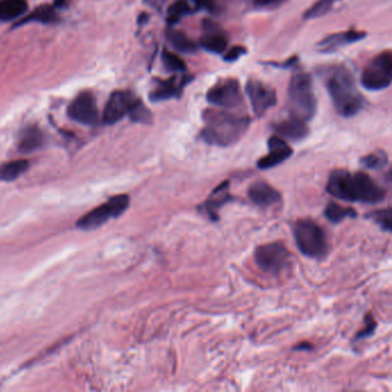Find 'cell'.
<instances>
[{"label":"cell","instance_id":"6da1fadb","mask_svg":"<svg viewBox=\"0 0 392 392\" xmlns=\"http://www.w3.org/2000/svg\"><path fill=\"white\" fill-rule=\"evenodd\" d=\"M320 74L340 117H354L363 110L365 98L356 89L354 74L347 66H331Z\"/></svg>","mask_w":392,"mask_h":392},{"label":"cell","instance_id":"7a4b0ae2","mask_svg":"<svg viewBox=\"0 0 392 392\" xmlns=\"http://www.w3.org/2000/svg\"><path fill=\"white\" fill-rule=\"evenodd\" d=\"M327 192L342 201L379 204L384 201L386 192L367 173L334 170L328 180Z\"/></svg>","mask_w":392,"mask_h":392},{"label":"cell","instance_id":"3957f363","mask_svg":"<svg viewBox=\"0 0 392 392\" xmlns=\"http://www.w3.org/2000/svg\"><path fill=\"white\" fill-rule=\"evenodd\" d=\"M201 117L205 126L199 133V138L206 144L221 147L236 144L251 124V119L247 115L215 108L205 110Z\"/></svg>","mask_w":392,"mask_h":392},{"label":"cell","instance_id":"277c9868","mask_svg":"<svg viewBox=\"0 0 392 392\" xmlns=\"http://www.w3.org/2000/svg\"><path fill=\"white\" fill-rule=\"evenodd\" d=\"M288 110L290 117L308 122L318 110L311 75L298 71L292 75L288 88Z\"/></svg>","mask_w":392,"mask_h":392},{"label":"cell","instance_id":"5b68a950","mask_svg":"<svg viewBox=\"0 0 392 392\" xmlns=\"http://www.w3.org/2000/svg\"><path fill=\"white\" fill-rule=\"evenodd\" d=\"M293 236L299 251L312 259H322L327 256V235L314 221L298 220L293 224Z\"/></svg>","mask_w":392,"mask_h":392},{"label":"cell","instance_id":"8992f818","mask_svg":"<svg viewBox=\"0 0 392 392\" xmlns=\"http://www.w3.org/2000/svg\"><path fill=\"white\" fill-rule=\"evenodd\" d=\"M361 85L368 91H382L392 82V55L386 50L374 57L361 74Z\"/></svg>","mask_w":392,"mask_h":392},{"label":"cell","instance_id":"52a82bcc","mask_svg":"<svg viewBox=\"0 0 392 392\" xmlns=\"http://www.w3.org/2000/svg\"><path fill=\"white\" fill-rule=\"evenodd\" d=\"M130 198L126 195L114 196L110 198L105 204L98 206L92 211L85 214L78 221V229L82 231H94L106 224L107 221L113 217H120L129 208Z\"/></svg>","mask_w":392,"mask_h":392},{"label":"cell","instance_id":"ba28073f","mask_svg":"<svg viewBox=\"0 0 392 392\" xmlns=\"http://www.w3.org/2000/svg\"><path fill=\"white\" fill-rule=\"evenodd\" d=\"M290 258L291 253L281 243L265 244L254 251L256 266L270 275H279L282 273Z\"/></svg>","mask_w":392,"mask_h":392},{"label":"cell","instance_id":"9c48e42d","mask_svg":"<svg viewBox=\"0 0 392 392\" xmlns=\"http://www.w3.org/2000/svg\"><path fill=\"white\" fill-rule=\"evenodd\" d=\"M206 101L214 106L222 108L240 106L244 101L240 82L235 78H224L217 82L212 88L208 89Z\"/></svg>","mask_w":392,"mask_h":392},{"label":"cell","instance_id":"30bf717a","mask_svg":"<svg viewBox=\"0 0 392 392\" xmlns=\"http://www.w3.org/2000/svg\"><path fill=\"white\" fill-rule=\"evenodd\" d=\"M136 94L129 90L115 91L110 94L105 106L103 121L106 124H114L129 115L135 105L138 103Z\"/></svg>","mask_w":392,"mask_h":392},{"label":"cell","instance_id":"8fae6325","mask_svg":"<svg viewBox=\"0 0 392 392\" xmlns=\"http://www.w3.org/2000/svg\"><path fill=\"white\" fill-rule=\"evenodd\" d=\"M68 117L71 120L85 126H94L99 121V110L94 94L83 91L74 98L68 106Z\"/></svg>","mask_w":392,"mask_h":392},{"label":"cell","instance_id":"7c38bea8","mask_svg":"<svg viewBox=\"0 0 392 392\" xmlns=\"http://www.w3.org/2000/svg\"><path fill=\"white\" fill-rule=\"evenodd\" d=\"M247 94L253 112L256 117H261L267 110L275 106L277 96L274 89L258 80H249L247 85Z\"/></svg>","mask_w":392,"mask_h":392},{"label":"cell","instance_id":"4fadbf2b","mask_svg":"<svg viewBox=\"0 0 392 392\" xmlns=\"http://www.w3.org/2000/svg\"><path fill=\"white\" fill-rule=\"evenodd\" d=\"M191 75H175L168 80H158L156 89L151 91L150 101L152 103H160V101H170V99H178L183 94L187 85L191 83Z\"/></svg>","mask_w":392,"mask_h":392},{"label":"cell","instance_id":"5bb4252c","mask_svg":"<svg viewBox=\"0 0 392 392\" xmlns=\"http://www.w3.org/2000/svg\"><path fill=\"white\" fill-rule=\"evenodd\" d=\"M367 33L360 30L350 29L340 33L331 34L324 37L318 43L319 51L321 53L336 52L338 50L343 49L345 46L352 45L354 43L360 42L366 38Z\"/></svg>","mask_w":392,"mask_h":392},{"label":"cell","instance_id":"9a60e30c","mask_svg":"<svg viewBox=\"0 0 392 392\" xmlns=\"http://www.w3.org/2000/svg\"><path fill=\"white\" fill-rule=\"evenodd\" d=\"M268 154L259 159L256 166L258 168L267 170L281 165L285 160L292 156V149L282 137L272 136L268 142Z\"/></svg>","mask_w":392,"mask_h":392},{"label":"cell","instance_id":"2e32d148","mask_svg":"<svg viewBox=\"0 0 392 392\" xmlns=\"http://www.w3.org/2000/svg\"><path fill=\"white\" fill-rule=\"evenodd\" d=\"M233 201L235 198L229 194V181H224L214 189L204 204L198 208V211L204 213L210 220L215 222L219 220V211L221 208H224V205Z\"/></svg>","mask_w":392,"mask_h":392},{"label":"cell","instance_id":"e0dca14e","mask_svg":"<svg viewBox=\"0 0 392 392\" xmlns=\"http://www.w3.org/2000/svg\"><path fill=\"white\" fill-rule=\"evenodd\" d=\"M201 49L213 55H221L227 50L228 37L215 23L206 20L204 22V34L201 36Z\"/></svg>","mask_w":392,"mask_h":392},{"label":"cell","instance_id":"ac0fdd59","mask_svg":"<svg viewBox=\"0 0 392 392\" xmlns=\"http://www.w3.org/2000/svg\"><path fill=\"white\" fill-rule=\"evenodd\" d=\"M247 194L249 199L259 208H269L281 201V194L265 181L254 182Z\"/></svg>","mask_w":392,"mask_h":392},{"label":"cell","instance_id":"d6986e66","mask_svg":"<svg viewBox=\"0 0 392 392\" xmlns=\"http://www.w3.org/2000/svg\"><path fill=\"white\" fill-rule=\"evenodd\" d=\"M273 128L280 137H282L283 140H292V142L305 140L310 133V129H308L306 122L293 117H290L286 120L274 124Z\"/></svg>","mask_w":392,"mask_h":392},{"label":"cell","instance_id":"ffe728a7","mask_svg":"<svg viewBox=\"0 0 392 392\" xmlns=\"http://www.w3.org/2000/svg\"><path fill=\"white\" fill-rule=\"evenodd\" d=\"M44 140L43 133L38 126H29L22 130L19 138V150L21 152L28 153L41 147Z\"/></svg>","mask_w":392,"mask_h":392},{"label":"cell","instance_id":"44dd1931","mask_svg":"<svg viewBox=\"0 0 392 392\" xmlns=\"http://www.w3.org/2000/svg\"><path fill=\"white\" fill-rule=\"evenodd\" d=\"M167 39L174 49L181 53H195L198 50V45L184 31L182 30L169 28L167 30Z\"/></svg>","mask_w":392,"mask_h":392},{"label":"cell","instance_id":"7402d4cb","mask_svg":"<svg viewBox=\"0 0 392 392\" xmlns=\"http://www.w3.org/2000/svg\"><path fill=\"white\" fill-rule=\"evenodd\" d=\"M28 10L26 0H0V21L17 19Z\"/></svg>","mask_w":392,"mask_h":392},{"label":"cell","instance_id":"603a6c76","mask_svg":"<svg viewBox=\"0 0 392 392\" xmlns=\"http://www.w3.org/2000/svg\"><path fill=\"white\" fill-rule=\"evenodd\" d=\"M55 21H58V14H57L55 7L51 6V5H43V6L37 7L33 13H30L22 21H19L15 27L23 26L26 23H52Z\"/></svg>","mask_w":392,"mask_h":392},{"label":"cell","instance_id":"cb8c5ba5","mask_svg":"<svg viewBox=\"0 0 392 392\" xmlns=\"http://www.w3.org/2000/svg\"><path fill=\"white\" fill-rule=\"evenodd\" d=\"M195 10L191 6L190 0H176L167 12V22L169 26H175L184 17H188Z\"/></svg>","mask_w":392,"mask_h":392},{"label":"cell","instance_id":"d4e9b609","mask_svg":"<svg viewBox=\"0 0 392 392\" xmlns=\"http://www.w3.org/2000/svg\"><path fill=\"white\" fill-rule=\"evenodd\" d=\"M29 168L27 160H15L0 166V181H13Z\"/></svg>","mask_w":392,"mask_h":392},{"label":"cell","instance_id":"484cf974","mask_svg":"<svg viewBox=\"0 0 392 392\" xmlns=\"http://www.w3.org/2000/svg\"><path fill=\"white\" fill-rule=\"evenodd\" d=\"M324 215L328 220L331 221V224H340L347 217L354 219L358 213L354 211V208H344V206L336 204L334 201H331L324 210Z\"/></svg>","mask_w":392,"mask_h":392},{"label":"cell","instance_id":"4316f807","mask_svg":"<svg viewBox=\"0 0 392 392\" xmlns=\"http://www.w3.org/2000/svg\"><path fill=\"white\" fill-rule=\"evenodd\" d=\"M340 0H317L310 8L304 13L305 20H315L327 15L333 7Z\"/></svg>","mask_w":392,"mask_h":392},{"label":"cell","instance_id":"83f0119b","mask_svg":"<svg viewBox=\"0 0 392 392\" xmlns=\"http://www.w3.org/2000/svg\"><path fill=\"white\" fill-rule=\"evenodd\" d=\"M360 164L365 168L372 170H379L388 165V156L382 150H377L375 152L370 153L360 159Z\"/></svg>","mask_w":392,"mask_h":392},{"label":"cell","instance_id":"f1b7e54d","mask_svg":"<svg viewBox=\"0 0 392 392\" xmlns=\"http://www.w3.org/2000/svg\"><path fill=\"white\" fill-rule=\"evenodd\" d=\"M161 60L165 68L170 73L183 74L187 71V65L183 61V59L180 58L175 53L170 52L168 50L162 51Z\"/></svg>","mask_w":392,"mask_h":392},{"label":"cell","instance_id":"f546056e","mask_svg":"<svg viewBox=\"0 0 392 392\" xmlns=\"http://www.w3.org/2000/svg\"><path fill=\"white\" fill-rule=\"evenodd\" d=\"M391 213V208H388L386 210H382V211L372 212V213L366 215V217L367 219H372V220L375 221L376 224H379L383 231L390 233L392 227Z\"/></svg>","mask_w":392,"mask_h":392},{"label":"cell","instance_id":"4dcf8cb0","mask_svg":"<svg viewBox=\"0 0 392 392\" xmlns=\"http://www.w3.org/2000/svg\"><path fill=\"white\" fill-rule=\"evenodd\" d=\"M129 117L133 122L137 124H150L152 121V114L140 99L130 112Z\"/></svg>","mask_w":392,"mask_h":392},{"label":"cell","instance_id":"1f68e13d","mask_svg":"<svg viewBox=\"0 0 392 392\" xmlns=\"http://www.w3.org/2000/svg\"><path fill=\"white\" fill-rule=\"evenodd\" d=\"M375 320H374L372 314H367L366 318H365V328H363V331H359V333L356 335L354 340H363V338L370 337V336H372V335L375 333Z\"/></svg>","mask_w":392,"mask_h":392},{"label":"cell","instance_id":"d6a6232c","mask_svg":"<svg viewBox=\"0 0 392 392\" xmlns=\"http://www.w3.org/2000/svg\"><path fill=\"white\" fill-rule=\"evenodd\" d=\"M286 0H252L253 6L256 10H275L281 6Z\"/></svg>","mask_w":392,"mask_h":392},{"label":"cell","instance_id":"836d02e7","mask_svg":"<svg viewBox=\"0 0 392 392\" xmlns=\"http://www.w3.org/2000/svg\"><path fill=\"white\" fill-rule=\"evenodd\" d=\"M247 50L244 46L237 45L231 48L226 55H224V61L235 62L240 60V57L247 55Z\"/></svg>","mask_w":392,"mask_h":392},{"label":"cell","instance_id":"e575fe53","mask_svg":"<svg viewBox=\"0 0 392 392\" xmlns=\"http://www.w3.org/2000/svg\"><path fill=\"white\" fill-rule=\"evenodd\" d=\"M194 5H195L196 10H208V12H211L214 13L217 10V3L214 0H191Z\"/></svg>","mask_w":392,"mask_h":392},{"label":"cell","instance_id":"d590c367","mask_svg":"<svg viewBox=\"0 0 392 392\" xmlns=\"http://www.w3.org/2000/svg\"><path fill=\"white\" fill-rule=\"evenodd\" d=\"M297 62H298V58H297V57H292L291 59H289L288 61L284 62V64L269 62V65H272V67H280V68H289V67H292V66L296 65Z\"/></svg>","mask_w":392,"mask_h":392},{"label":"cell","instance_id":"8d00e7d4","mask_svg":"<svg viewBox=\"0 0 392 392\" xmlns=\"http://www.w3.org/2000/svg\"><path fill=\"white\" fill-rule=\"evenodd\" d=\"M146 3H149L152 7H156L158 10L161 8L162 5L165 3L166 0H144Z\"/></svg>","mask_w":392,"mask_h":392},{"label":"cell","instance_id":"74e56055","mask_svg":"<svg viewBox=\"0 0 392 392\" xmlns=\"http://www.w3.org/2000/svg\"><path fill=\"white\" fill-rule=\"evenodd\" d=\"M312 349H313V345H312V344L310 343H302V344H298V345H297V347H293V350H312Z\"/></svg>","mask_w":392,"mask_h":392},{"label":"cell","instance_id":"f35d334b","mask_svg":"<svg viewBox=\"0 0 392 392\" xmlns=\"http://www.w3.org/2000/svg\"><path fill=\"white\" fill-rule=\"evenodd\" d=\"M67 3H68V0H55V8H64L67 6Z\"/></svg>","mask_w":392,"mask_h":392}]
</instances>
